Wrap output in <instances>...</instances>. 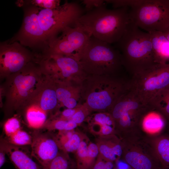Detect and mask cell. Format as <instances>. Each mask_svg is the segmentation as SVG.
Masks as SVG:
<instances>
[{"mask_svg":"<svg viewBox=\"0 0 169 169\" xmlns=\"http://www.w3.org/2000/svg\"><path fill=\"white\" fill-rule=\"evenodd\" d=\"M31 133V155L37 160L43 169H46L60 150L55 134L52 131L43 130L33 131Z\"/></svg>","mask_w":169,"mask_h":169,"instance_id":"4fadbf2b","label":"cell"},{"mask_svg":"<svg viewBox=\"0 0 169 169\" xmlns=\"http://www.w3.org/2000/svg\"><path fill=\"white\" fill-rule=\"evenodd\" d=\"M99 155L106 161L115 162L120 159L123 153L120 140L114 134L99 136L96 140Z\"/></svg>","mask_w":169,"mask_h":169,"instance_id":"e0dca14e","label":"cell"},{"mask_svg":"<svg viewBox=\"0 0 169 169\" xmlns=\"http://www.w3.org/2000/svg\"><path fill=\"white\" fill-rule=\"evenodd\" d=\"M0 146L5 151L10 161L16 169H41L32 158L31 155L21 149L20 147L11 144L1 135Z\"/></svg>","mask_w":169,"mask_h":169,"instance_id":"2e32d148","label":"cell"},{"mask_svg":"<svg viewBox=\"0 0 169 169\" xmlns=\"http://www.w3.org/2000/svg\"><path fill=\"white\" fill-rule=\"evenodd\" d=\"M152 145L158 160L165 167L169 166V137H157L153 139Z\"/></svg>","mask_w":169,"mask_h":169,"instance_id":"cb8c5ba5","label":"cell"},{"mask_svg":"<svg viewBox=\"0 0 169 169\" xmlns=\"http://www.w3.org/2000/svg\"><path fill=\"white\" fill-rule=\"evenodd\" d=\"M115 169H133L123 160L119 159L115 162Z\"/></svg>","mask_w":169,"mask_h":169,"instance_id":"74e56055","label":"cell"},{"mask_svg":"<svg viewBox=\"0 0 169 169\" xmlns=\"http://www.w3.org/2000/svg\"><path fill=\"white\" fill-rule=\"evenodd\" d=\"M75 166V163L70 158L68 153L60 150L46 169H74Z\"/></svg>","mask_w":169,"mask_h":169,"instance_id":"484cf974","label":"cell"},{"mask_svg":"<svg viewBox=\"0 0 169 169\" xmlns=\"http://www.w3.org/2000/svg\"><path fill=\"white\" fill-rule=\"evenodd\" d=\"M82 1L85 6V13L104 5L105 3L104 0H84Z\"/></svg>","mask_w":169,"mask_h":169,"instance_id":"d590c367","label":"cell"},{"mask_svg":"<svg viewBox=\"0 0 169 169\" xmlns=\"http://www.w3.org/2000/svg\"><path fill=\"white\" fill-rule=\"evenodd\" d=\"M129 9H110L104 5L85 13L74 25L80 28L90 36L114 44L120 39L132 22Z\"/></svg>","mask_w":169,"mask_h":169,"instance_id":"3957f363","label":"cell"},{"mask_svg":"<svg viewBox=\"0 0 169 169\" xmlns=\"http://www.w3.org/2000/svg\"><path fill=\"white\" fill-rule=\"evenodd\" d=\"M3 131L2 136L9 143L19 146H30L31 133L23 129L19 117L13 115L7 119L3 123Z\"/></svg>","mask_w":169,"mask_h":169,"instance_id":"9a60e30c","label":"cell"},{"mask_svg":"<svg viewBox=\"0 0 169 169\" xmlns=\"http://www.w3.org/2000/svg\"><path fill=\"white\" fill-rule=\"evenodd\" d=\"M163 32L166 37L169 41V26L168 28Z\"/></svg>","mask_w":169,"mask_h":169,"instance_id":"ab89813d","label":"cell"},{"mask_svg":"<svg viewBox=\"0 0 169 169\" xmlns=\"http://www.w3.org/2000/svg\"><path fill=\"white\" fill-rule=\"evenodd\" d=\"M36 61L43 73L55 82L81 85L87 76L79 61L71 57L43 54L37 56Z\"/></svg>","mask_w":169,"mask_h":169,"instance_id":"ba28073f","label":"cell"},{"mask_svg":"<svg viewBox=\"0 0 169 169\" xmlns=\"http://www.w3.org/2000/svg\"><path fill=\"white\" fill-rule=\"evenodd\" d=\"M31 102L38 105L49 115V118L60 111L61 107L57 97L55 83L49 77L44 74Z\"/></svg>","mask_w":169,"mask_h":169,"instance_id":"5bb4252c","label":"cell"},{"mask_svg":"<svg viewBox=\"0 0 169 169\" xmlns=\"http://www.w3.org/2000/svg\"><path fill=\"white\" fill-rule=\"evenodd\" d=\"M123 160L133 169H155L150 158L136 149H132L125 152Z\"/></svg>","mask_w":169,"mask_h":169,"instance_id":"ffe728a7","label":"cell"},{"mask_svg":"<svg viewBox=\"0 0 169 169\" xmlns=\"http://www.w3.org/2000/svg\"><path fill=\"white\" fill-rule=\"evenodd\" d=\"M82 104L73 109L66 108L62 111H59L52 117H56L67 120H69L79 109Z\"/></svg>","mask_w":169,"mask_h":169,"instance_id":"e575fe53","label":"cell"},{"mask_svg":"<svg viewBox=\"0 0 169 169\" xmlns=\"http://www.w3.org/2000/svg\"><path fill=\"white\" fill-rule=\"evenodd\" d=\"M19 1L22 3L29 4L38 7L46 9H53L60 6V1L59 0H33L22 1Z\"/></svg>","mask_w":169,"mask_h":169,"instance_id":"4dcf8cb0","label":"cell"},{"mask_svg":"<svg viewBox=\"0 0 169 169\" xmlns=\"http://www.w3.org/2000/svg\"><path fill=\"white\" fill-rule=\"evenodd\" d=\"M86 120L91 132L97 135H98L101 128L104 125H109L115 126V121L109 112H96L91 114Z\"/></svg>","mask_w":169,"mask_h":169,"instance_id":"603a6c76","label":"cell"},{"mask_svg":"<svg viewBox=\"0 0 169 169\" xmlns=\"http://www.w3.org/2000/svg\"><path fill=\"white\" fill-rule=\"evenodd\" d=\"M54 82L60 106L64 101L71 98L76 99L81 102V85L68 83Z\"/></svg>","mask_w":169,"mask_h":169,"instance_id":"44dd1931","label":"cell"},{"mask_svg":"<svg viewBox=\"0 0 169 169\" xmlns=\"http://www.w3.org/2000/svg\"><path fill=\"white\" fill-rule=\"evenodd\" d=\"M91 114V113L87 107L82 103L79 109L69 120H72L79 125L86 120Z\"/></svg>","mask_w":169,"mask_h":169,"instance_id":"1f68e13d","label":"cell"},{"mask_svg":"<svg viewBox=\"0 0 169 169\" xmlns=\"http://www.w3.org/2000/svg\"><path fill=\"white\" fill-rule=\"evenodd\" d=\"M79 61L88 75L119 74L123 67L121 54L112 44L90 37Z\"/></svg>","mask_w":169,"mask_h":169,"instance_id":"8992f818","label":"cell"},{"mask_svg":"<svg viewBox=\"0 0 169 169\" xmlns=\"http://www.w3.org/2000/svg\"><path fill=\"white\" fill-rule=\"evenodd\" d=\"M89 140L85 135L77 150L75 153L77 161V169H83L87 156Z\"/></svg>","mask_w":169,"mask_h":169,"instance_id":"83f0119b","label":"cell"},{"mask_svg":"<svg viewBox=\"0 0 169 169\" xmlns=\"http://www.w3.org/2000/svg\"><path fill=\"white\" fill-rule=\"evenodd\" d=\"M68 121L56 117L51 118L49 119L42 130L50 131L56 130L67 131Z\"/></svg>","mask_w":169,"mask_h":169,"instance_id":"f546056e","label":"cell"},{"mask_svg":"<svg viewBox=\"0 0 169 169\" xmlns=\"http://www.w3.org/2000/svg\"><path fill=\"white\" fill-rule=\"evenodd\" d=\"M44 76L38 64L34 60L5 79L0 87V94L4 99L1 107L6 119L15 112L18 114L31 102Z\"/></svg>","mask_w":169,"mask_h":169,"instance_id":"7a4b0ae2","label":"cell"},{"mask_svg":"<svg viewBox=\"0 0 169 169\" xmlns=\"http://www.w3.org/2000/svg\"><path fill=\"white\" fill-rule=\"evenodd\" d=\"M150 34L153 49L157 63H169V41L163 32L156 31Z\"/></svg>","mask_w":169,"mask_h":169,"instance_id":"d6986e66","label":"cell"},{"mask_svg":"<svg viewBox=\"0 0 169 169\" xmlns=\"http://www.w3.org/2000/svg\"><path fill=\"white\" fill-rule=\"evenodd\" d=\"M113 46L121 54L123 67L132 75L157 64L150 34L132 21Z\"/></svg>","mask_w":169,"mask_h":169,"instance_id":"5b68a950","label":"cell"},{"mask_svg":"<svg viewBox=\"0 0 169 169\" xmlns=\"http://www.w3.org/2000/svg\"><path fill=\"white\" fill-rule=\"evenodd\" d=\"M150 105L169 120V85L157 94Z\"/></svg>","mask_w":169,"mask_h":169,"instance_id":"d4e9b609","label":"cell"},{"mask_svg":"<svg viewBox=\"0 0 169 169\" xmlns=\"http://www.w3.org/2000/svg\"><path fill=\"white\" fill-rule=\"evenodd\" d=\"M18 4L23 7V18L19 30L11 41H17L25 47H42L44 50L59 32L74 25L84 12L76 2L66 1L53 9L19 2Z\"/></svg>","mask_w":169,"mask_h":169,"instance_id":"6da1fadb","label":"cell"},{"mask_svg":"<svg viewBox=\"0 0 169 169\" xmlns=\"http://www.w3.org/2000/svg\"><path fill=\"white\" fill-rule=\"evenodd\" d=\"M141 0H106L105 3L111 4L113 8L127 7L129 8L138 3Z\"/></svg>","mask_w":169,"mask_h":169,"instance_id":"d6a6232c","label":"cell"},{"mask_svg":"<svg viewBox=\"0 0 169 169\" xmlns=\"http://www.w3.org/2000/svg\"><path fill=\"white\" fill-rule=\"evenodd\" d=\"M152 109L129 88L119 98L109 112L115 123V128L129 129L140 123Z\"/></svg>","mask_w":169,"mask_h":169,"instance_id":"30bf717a","label":"cell"},{"mask_svg":"<svg viewBox=\"0 0 169 169\" xmlns=\"http://www.w3.org/2000/svg\"><path fill=\"white\" fill-rule=\"evenodd\" d=\"M132 75L130 89L150 105L157 94L169 85V63L156 64Z\"/></svg>","mask_w":169,"mask_h":169,"instance_id":"9c48e42d","label":"cell"},{"mask_svg":"<svg viewBox=\"0 0 169 169\" xmlns=\"http://www.w3.org/2000/svg\"><path fill=\"white\" fill-rule=\"evenodd\" d=\"M153 110L145 114L141 121L144 130L151 133L160 131L165 125L164 117L156 111H152Z\"/></svg>","mask_w":169,"mask_h":169,"instance_id":"7402d4cb","label":"cell"},{"mask_svg":"<svg viewBox=\"0 0 169 169\" xmlns=\"http://www.w3.org/2000/svg\"><path fill=\"white\" fill-rule=\"evenodd\" d=\"M75 131H58L57 133L55 134L56 140L61 149L62 146L70 139Z\"/></svg>","mask_w":169,"mask_h":169,"instance_id":"836d02e7","label":"cell"},{"mask_svg":"<svg viewBox=\"0 0 169 169\" xmlns=\"http://www.w3.org/2000/svg\"><path fill=\"white\" fill-rule=\"evenodd\" d=\"M35 56L17 41L2 42L0 45V77L5 79L34 60Z\"/></svg>","mask_w":169,"mask_h":169,"instance_id":"7c38bea8","label":"cell"},{"mask_svg":"<svg viewBox=\"0 0 169 169\" xmlns=\"http://www.w3.org/2000/svg\"><path fill=\"white\" fill-rule=\"evenodd\" d=\"M85 136L82 133L75 131L70 139L62 146L60 150L68 153H75Z\"/></svg>","mask_w":169,"mask_h":169,"instance_id":"4316f807","label":"cell"},{"mask_svg":"<svg viewBox=\"0 0 169 169\" xmlns=\"http://www.w3.org/2000/svg\"><path fill=\"white\" fill-rule=\"evenodd\" d=\"M132 22L150 33L164 32L169 26V0H141L129 9Z\"/></svg>","mask_w":169,"mask_h":169,"instance_id":"52a82bcc","label":"cell"},{"mask_svg":"<svg viewBox=\"0 0 169 169\" xmlns=\"http://www.w3.org/2000/svg\"><path fill=\"white\" fill-rule=\"evenodd\" d=\"M99 154V150L96 144L90 142L84 169H93Z\"/></svg>","mask_w":169,"mask_h":169,"instance_id":"f1b7e54d","label":"cell"},{"mask_svg":"<svg viewBox=\"0 0 169 169\" xmlns=\"http://www.w3.org/2000/svg\"><path fill=\"white\" fill-rule=\"evenodd\" d=\"M6 152L3 148L0 146V167L3 166L6 161Z\"/></svg>","mask_w":169,"mask_h":169,"instance_id":"f35d334b","label":"cell"},{"mask_svg":"<svg viewBox=\"0 0 169 169\" xmlns=\"http://www.w3.org/2000/svg\"><path fill=\"white\" fill-rule=\"evenodd\" d=\"M49 43L43 54H58L73 58L79 61L90 36L78 26L63 29Z\"/></svg>","mask_w":169,"mask_h":169,"instance_id":"8fae6325","label":"cell"},{"mask_svg":"<svg viewBox=\"0 0 169 169\" xmlns=\"http://www.w3.org/2000/svg\"><path fill=\"white\" fill-rule=\"evenodd\" d=\"M113 75H88L81 85L82 103L92 113L109 112L129 88V80Z\"/></svg>","mask_w":169,"mask_h":169,"instance_id":"277c9868","label":"cell"},{"mask_svg":"<svg viewBox=\"0 0 169 169\" xmlns=\"http://www.w3.org/2000/svg\"><path fill=\"white\" fill-rule=\"evenodd\" d=\"M105 161L99 154L92 169H105Z\"/></svg>","mask_w":169,"mask_h":169,"instance_id":"8d00e7d4","label":"cell"},{"mask_svg":"<svg viewBox=\"0 0 169 169\" xmlns=\"http://www.w3.org/2000/svg\"><path fill=\"white\" fill-rule=\"evenodd\" d=\"M17 115L22 116L26 125L33 131L42 130L50 118L45 111L33 102L30 103Z\"/></svg>","mask_w":169,"mask_h":169,"instance_id":"ac0fdd59","label":"cell"}]
</instances>
